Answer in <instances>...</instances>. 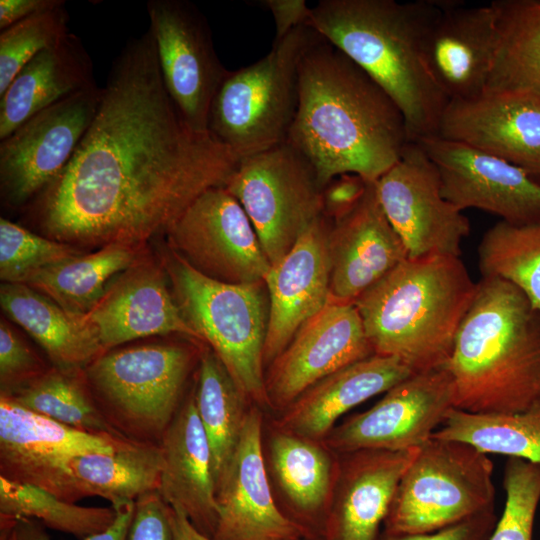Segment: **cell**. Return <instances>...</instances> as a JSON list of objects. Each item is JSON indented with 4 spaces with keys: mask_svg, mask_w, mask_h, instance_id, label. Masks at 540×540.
Instances as JSON below:
<instances>
[{
    "mask_svg": "<svg viewBox=\"0 0 540 540\" xmlns=\"http://www.w3.org/2000/svg\"><path fill=\"white\" fill-rule=\"evenodd\" d=\"M239 160L186 123L148 29L113 60L88 130L31 202V218L45 236L72 246L140 248L202 193L225 187Z\"/></svg>",
    "mask_w": 540,
    "mask_h": 540,
    "instance_id": "1",
    "label": "cell"
},
{
    "mask_svg": "<svg viewBox=\"0 0 540 540\" xmlns=\"http://www.w3.org/2000/svg\"><path fill=\"white\" fill-rule=\"evenodd\" d=\"M287 142L311 162L323 189L345 173L376 182L410 140L393 99L316 33L299 63V103Z\"/></svg>",
    "mask_w": 540,
    "mask_h": 540,
    "instance_id": "2",
    "label": "cell"
},
{
    "mask_svg": "<svg viewBox=\"0 0 540 540\" xmlns=\"http://www.w3.org/2000/svg\"><path fill=\"white\" fill-rule=\"evenodd\" d=\"M441 0H321L308 26L360 66L404 115L410 142L437 136L449 100L427 64Z\"/></svg>",
    "mask_w": 540,
    "mask_h": 540,
    "instance_id": "3",
    "label": "cell"
},
{
    "mask_svg": "<svg viewBox=\"0 0 540 540\" xmlns=\"http://www.w3.org/2000/svg\"><path fill=\"white\" fill-rule=\"evenodd\" d=\"M446 367L455 408L513 414L540 403V311L511 283L481 278Z\"/></svg>",
    "mask_w": 540,
    "mask_h": 540,
    "instance_id": "4",
    "label": "cell"
},
{
    "mask_svg": "<svg viewBox=\"0 0 540 540\" xmlns=\"http://www.w3.org/2000/svg\"><path fill=\"white\" fill-rule=\"evenodd\" d=\"M476 283L458 256L408 257L353 303L374 354L424 372L448 363Z\"/></svg>",
    "mask_w": 540,
    "mask_h": 540,
    "instance_id": "5",
    "label": "cell"
},
{
    "mask_svg": "<svg viewBox=\"0 0 540 540\" xmlns=\"http://www.w3.org/2000/svg\"><path fill=\"white\" fill-rule=\"evenodd\" d=\"M164 266L188 324L211 346L245 397L268 403L263 354L269 300L264 281L230 284L211 279L173 250Z\"/></svg>",
    "mask_w": 540,
    "mask_h": 540,
    "instance_id": "6",
    "label": "cell"
},
{
    "mask_svg": "<svg viewBox=\"0 0 540 540\" xmlns=\"http://www.w3.org/2000/svg\"><path fill=\"white\" fill-rule=\"evenodd\" d=\"M316 36L299 27L263 58L228 71L210 105L208 132L239 159L287 141L299 103V63Z\"/></svg>",
    "mask_w": 540,
    "mask_h": 540,
    "instance_id": "7",
    "label": "cell"
},
{
    "mask_svg": "<svg viewBox=\"0 0 540 540\" xmlns=\"http://www.w3.org/2000/svg\"><path fill=\"white\" fill-rule=\"evenodd\" d=\"M193 352L175 343L112 349L85 370L106 421L127 440L160 446L179 410Z\"/></svg>",
    "mask_w": 540,
    "mask_h": 540,
    "instance_id": "8",
    "label": "cell"
},
{
    "mask_svg": "<svg viewBox=\"0 0 540 540\" xmlns=\"http://www.w3.org/2000/svg\"><path fill=\"white\" fill-rule=\"evenodd\" d=\"M493 469L488 454L472 445L429 439L399 482L385 531L431 532L494 507Z\"/></svg>",
    "mask_w": 540,
    "mask_h": 540,
    "instance_id": "9",
    "label": "cell"
},
{
    "mask_svg": "<svg viewBox=\"0 0 540 540\" xmlns=\"http://www.w3.org/2000/svg\"><path fill=\"white\" fill-rule=\"evenodd\" d=\"M225 188L247 214L271 265L322 215L315 168L287 141L240 158Z\"/></svg>",
    "mask_w": 540,
    "mask_h": 540,
    "instance_id": "10",
    "label": "cell"
},
{
    "mask_svg": "<svg viewBox=\"0 0 540 540\" xmlns=\"http://www.w3.org/2000/svg\"><path fill=\"white\" fill-rule=\"evenodd\" d=\"M97 84L33 115L0 140L4 205L28 207L63 170L88 130L101 99Z\"/></svg>",
    "mask_w": 540,
    "mask_h": 540,
    "instance_id": "11",
    "label": "cell"
},
{
    "mask_svg": "<svg viewBox=\"0 0 540 540\" xmlns=\"http://www.w3.org/2000/svg\"><path fill=\"white\" fill-rule=\"evenodd\" d=\"M146 9L169 96L193 130L209 133L210 105L229 70L217 56L205 16L187 0H149Z\"/></svg>",
    "mask_w": 540,
    "mask_h": 540,
    "instance_id": "12",
    "label": "cell"
},
{
    "mask_svg": "<svg viewBox=\"0 0 540 540\" xmlns=\"http://www.w3.org/2000/svg\"><path fill=\"white\" fill-rule=\"evenodd\" d=\"M377 197L409 258L458 256L469 219L444 198L436 166L409 142L401 158L375 182Z\"/></svg>",
    "mask_w": 540,
    "mask_h": 540,
    "instance_id": "13",
    "label": "cell"
},
{
    "mask_svg": "<svg viewBox=\"0 0 540 540\" xmlns=\"http://www.w3.org/2000/svg\"><path fill=\"white\" fill-rule=\"evenodd\" d=\"M166 235L174 252L220 282H261L271 268L247 214L225 187L197 197Z\"/></svg>",
    "mask_w": 540,
    "mask_h": 540,
    "instance_id": "14",
    "label": "cell"
},
{
    "mask_svg": "<svg viewBox=\"0 0 540 540\" xmlns=\"http://www.w3.org/2000/svg\"><path fill=\"white\" fill-rule=\"evenodd\" d=\"M124 441L76 430L0 396V476L63 501L81 500L69 467L73 457L111 453Z\"/></svg>",
    "mask_w": 540,
    "mask_h": 540,
    "instance_id": "15",
    "label": "cell"
},
{
    "mask_svg": "<svg viewBox=\"0 0 540 540\" xmlns=\"http://www.w3.org/2000/svg\"><path fill=\"white\" fill-rule=\"evenodd\" d=\"M452 408L455 392L447 367L416 372L386 391L373 407L339 426L331 443L344 453L419 448Z\"/></svg>",
    "mask_w": 540,
    "mask_h": 540,
    "instance_id": "16",
    "label": "cell"
},
{
    "mask_svg": "<svg viewBox=\"0 0 540 540\" xmlns=\"http://www.w3.org/2000/svg\"><path fill=\"white\" fill-rule=\"evenodd\" d=\"M418 143L434 163L445 199L513 224L540 222V183L522 168L465 144L432 136Z\"/></svg>",
    "mask_w": 540,
    "mask_h": 540,
    "instance_id": "17",
    "label": "cell"
},
{
    "mask_svg": "<svg viewBox=\"0 0 540 540\" xmlns=\"http://www.w3.org/2000/svg\"><path fill=\"white\" fill-rule=\"evenodd\" d=\"M525 170L540 183V96L487 88L446 105L438 135Z\"/></svg>",
    "mask_w": 540,
    "mask_h": 540,
    "instance_id": "18",
    "label": "cell"
},
{
    "mask_svg": "<svg viewBox=\"0 0 540 540\" xmlns=\"http://www.w3.org/2000/svg\"><path fill=\"white\" fill-rule=\"evenodd\" d=\"M374 355L354 303L330 301L305 322L272 362L268 400L292 404L328 375Z\"/></svg>",
    "mask_w": 540,
    "mask_h": 540,
    "instance_id": "19",
    "label": "cell"
},
{
    "mask_svg": "<svg viewBox=\"0 0 540 540\" xmlns=\"http://www.w3.org/2000/svg\"><path fill=\"white\" fill-rule=\"evenodd\" d=\"M214 540H295L308 531L276 506L261 445V416L246 413L239 441L215 491Z\"/></svg>",
    "mask_w": 540,
    "mask_h": 540,
    "instance_id": "20",
    "label": "cell"
},
{
    "mask_svg": "<svg viewBox=\"0 0 540 540\" xmlns=\"http://www.w3.org/2000/svg\"><path fill=\"white\" fill-rule=\"evenodd\" d=\"M500 45L495 2L467 6L441 0V12L426 44L429 71L450 100L477 96L488 88Z\"/></svg>",
    "mask_w": 540,
    "mask_h": 540,
    "instance_id": "21",
    "label": "cell"
},
{
    "mask_svg": "<svg viewBox=\"0 0 540 540\" xmlns=\"http://www.w3.org/2000/svg\"><path fill=\"white\" fill-rule=\"evenodd\" d=\"M332 223L323 214L313 221L264 278L269 300L264 363L273 362L299 328L330 302Z\"/></svg>",
    "mask_w": 540,
    "mask_h": 540,
    "instance_id": "22",
    "label": "cell"
},
{
    "mask_svg": "<svg viewBox=\"0 0 540 540\" xmlns=\"http://www.w3.org/2000/svg\"><path fill=\"white\" fill-rule=\"evenodd\" d=\"M164 270L138 260L118 275L83 316L104 352L139 338L177 333L201 341L171 294Z\"/></svg>",
    "mask_w": 540,
    "mask_h": 540,
    "instance_id": "23",
    "label": "cell"
},
{
    "mask_svg": "<svg viewBox=\"0 0 540 540\" xmlns=\"http://www.w3.org/2000/svg\"><path fill=\"white\" fill-rule=\"evenodd\" d=\"M330 301L353 303L408 258L402 240L386 218L375 182L360 203L334 221L329 232Z\"/></svg>",
    "mask_w": 540,
    "mask_h": 540,
    "instance_id": "24",
    "label": "cell"
},
{
    "mask_svg": "<svg viewBox=\"0 0 540 540\" xmlns=\"http://www.w3.org/2000/svg\"><path fill=\"white\" fill-rule=\"evenodd\" d=\"M159 492L203 534L213 537L218 506L209 443L201 424L194 391L182 403L161 444Z\"/></svg>",
    "mask_w": 540,
    "mask_h": 540,
    "instance_id": "25",
    "label": "cell"
},
{
    "mask_svg": "<svg viewBox=\"0 0 540 540\" xmlns=\"http://www.w3.org/2000/svg\"><path fill=\"white\" fill-rule=\"evenodd\" d=\"M419 448L349 453L327 520V540H378L399 482Z\"/></svg>",
    "mask_w": 540,
    "mask_h": 540,
    "instance_id": "26",
    "label": "cell"
},
{
    "mask_svg": "<svg viewBox=\"0 0 540 540\" xmlns=\"http://www.w3.org/2000/svg\"><path fill=\"white\" fill-rule=\"evenodd\" d=\"M95 84L92 59L69 32L32 58L0 96V140L38 112Z\"/></svg>",
    "mask_w": 540,
    "mask_h": 540,
    "instance_id": "27",
    "label": "cell"
},
{
    "mask_svg": "<svg viewBox=\"0 0 540 540\" xmlns=\"http://www.w3.org/2000/svg\"><path fill=\"white\" fill-rule=\"evenodd\" d=\"M414 372L401 360L372 355L318 381L291 405L283 425L300 437H319L360 403L385 393Z\"/></svg>",
    "mask_w": 540,
    "mask_h": 540,
    "instance_id": "28",
    "label": "cell"
},
{
    "mask_svg": "<svg viewBox=\"0 0 540 540\" xmlns=\"http://www.w3.org/2000/svg\"><path fill=\"white\" fill-rule=\"evenodd\" d=\"M0 304L5 314L43 348L59 371L81 373L104 353L83 316L66 311L26 284L3 283Z\"/></svg>",
    "mask_w": 540,
    "mask_h": 540,
    "instance_id": "29",
    "label": "cell"
},
{
    "mask_svg": "<svg viewBox=\"0 0 540 540\" xmlns=\"http://www.w3.org/2000/svg\"><path fill=\"white\" fill-rule=\"evenodd\" d=\"M81 499L99 496L116 509L139 496L159 490L160 446L124 441L111 453H88L69 463Z\"/></svg>",
    "mask_w": 540,
    "mask_h": 540,
    "instance_id": "30",
    "label": "cell"
},
{
    "mask_svg": "<svg viewBox=\"0 0 540 540\" xmlns=\"http://www.w3.org/2000/svg\"><path fill=\"white\" fill-rule=\"evenodd\" d=\"M137 247L110 244L80 254L33 275L25 284L46 295L66 311L86 315L110 283L138 259Z\"/></svg>",
    "mask_w": 540,
    "mask_h": 540,
    "instance_id": "31",
    "label": "cell"
},
{
    "mask_svg": "<svg viewBox=\"0 0 540 540\" xmlns=\"http://www.w3.org/2000/svg\"><path fill=\"white\" fill-rule=\"evenodd\" d=\"M194 393L210 447L216 491L239 441L247 413L244 411L246 397L212 350L201 356Z\"/></svg>",
    "mask_w": 540,
    "mask_h": 540,
    "instance_id": "32",
    "label": "cell"
},
{
    "mask_svg": "<svg viewBox=\"0 0 540 540\" xmlns=\"http://www.w3.org/2000/svg\"><path fill=\"white\" fill-rule=\"evenodd\" d=\"M431 438L460 441L488 455L540 464V403L513 414H479L452 408Z\"/></svg>",
    "mask_w": 540,
    "mask_h": 540,
    "instance_id": "33",
    "label": "cell"
},
{
    "mask_svg": "<svg viewBox=\"0 0 540 540\" xmlns=\"http://www.w3.org/2000/svg\"><path fill=\"white\" fill-rule=\"evenodd\" d=\"M500 45L488 88L540 96V0H496Z\"/></svg>",
    "mask_w": 540,
    "mask_h": 540,
    "instance_id": "34",
    "label": "cell"
},
{
    "mask_svg": "<svg viewBox=\"0 0 540 540\" xmlns=\"http://www.w3.org/2000/svg\"><path fill=\"white\" fill-rule=\"evenodd\" d=\"M0 396L76 430L109 439L127 440L98 409L84 371L66 373L52 367L8 395Z\"/></svg>",
    "mask_w": 540,
    "mask_h": 540,
    "instance_id": "35",
    "label": "cell"
},
{
    "mask_svg": "<svg viewBox=\"0 0 540 540\" xmlns=\"http://www.w3.org/2000/svg\"><path fill=\"white\" fill-rule=\"evenodd\" d=\"M477 255L481 278L511 283L540 311V222L500 220L484 233Z\"/></svg>",
    "mask_w": 540,
    "mask_h": 540,
    "instance_id": "36",
    "label": "cell"
},
{
    "mask_svg": "<svg viewBox=\"0 0 540 540\" xmlns=\"http://www.w3.org/2000/svg\"><path fill=\"white\" fill-rule=\"evenodd\" d=\"M0 516L35 519L46 527L84 540L110 527L116 511L112 506L85 507L69 503L34 485L0 476Z\"/></svg>",
    "mask_w": 540,
    "mask_h": 540,
    "instance_id": "37",
    "label": "cell"
},
{
    "mask_svg": "<svg viewBox=\"0 0 540 540\" xmlns=\"http://www.w3.org/2000/svg\"><path fill=\"white\" fill-rule=\"evenodd\" d=\"M271 455L278 481L294 505L304 512L320 508L331 472L324 451L301 437L280 433L272 439Z\"/></svg>",
    "mask_w": 540,
    "mask_h": 540,
    "instance_id": "38",
    "label": "cell"
},
{
    "mask_svg": "<svg viewBox=\"0 0 540 540\" xmlns=\"http://www.w3.org/2000/svg\"><path fill=\"white\" fill-rule=\"evenodd\" d=\"M65 4L1 30L0 96L32 58L58 43L69 33V13Z\"/></svg>",
    "mask_w": 540,
    "mask_h": 540,
    "instance_id": "39",
    "label": "cell"
},
{
    "mask_svg": "<svg viewBox=\"0 0 540 540\" xmlns=\"http://www.w3.org/2000/svg\"><path fill=\"white\" fill-rule=\"evenodd\" d=\"M80 254L75 246L0 219V277L4 283L25 284L40 270Z\"/></svg>",
    "mask_w": 540,
    "mask_h": 540,
    "instance_id": "40",
    "label": "cell"
},
{
    "mask_svg": "<svg viewBox=\"0 0 540 540\" xmlns=\"http://www.w3.org/2000/svg\"><path fill=\"white\" fill-rule=\"evenodd\" d=\"M503 487L505 507L488 540H532L540 502V464L508 458Z\"/></svg>",
    "mask_w": 540,
    "mask_h": 540,
    "instance_id": "41",
    "label": "cell"
},
{
    "mask_svg": "<svg viewBox=\"0 0 540 540\" xmlns=\"http://www.w3.org/2000/svg\"><path fill=\"white\" fill-rule=\"evenodd\" d=\"M48 370L8 324L0 322L1 394L8 395Z\"/></svg>",
    "mask_w": 540,
    "mask_h": 540,
    "instance_id": "42",
    "label": "cell"
},
{
    "mask_svg": "<svg viewBox=\"0 0 540 540\" xmlns=\"http://www.w3.org/2000/svg\"><path fill=\"white\" fill-rule=\"evenodd\" d=\"M170 512L171 507L159 490L139 496L128 540H174Z\"/></svg>",
    "mask_w": 540,
    "mask_h": 540,
    "instance_id": "43",
    "label": "cell"
},
{
    "mask_svg": "<svg viewBox=\"0 0 540 540\" xmlns=\"http://www.w3.org/2000/svg\"><path fill=\"white\" fill-rule=\"evenodd\" d=\"M498 518L494 507L453 525L425 533L384 532L378 540H488Z\"/></svg>",
    "mask_w": 540,
    "mask_h": 540,
    "instance_id": "44",
    "label": "cell"
},
{
    "mask_svg": "<svg viewBox=\"0 0 540 540\" xmlns=\"http://www.w3.org/2000/svg\"><path fill=\"white\" fill-rule=\"evenodd\" d=\"M370 183L357 174L336 176L322 189V214L333 222L345 217L360 203Z\"/></svg>",
    "mask_w": 540,
    "mask_h": 540,
    "instance_id": "45",
    "label": "cell"
},
{
    "mask_svg": "<svg viewBox=\"0 0 540 540\" xmlns=\"http://www.w3.org/2000/svg\"><path fill=\"white\" fill-rule=\"evenodd\" d=\"M135 501L116 509L114 522L105 531L84 540H128V534L134 515ZM15 540H52L42 523L31 518L13 519Z\"/></svg>",
    "mask_w": 540,
    "mask_h": 540,
    "instance_id": "46",
    "label": "cell"
},
{
    "mask_svg": "<svg viewBox=\"0 0 540 540\" xmlns=\"http://www.w3.org/2000/svg\"><path fill=\"white\" fill-rule=\"evenodd\" d=\"M259 3L272 14L275 24L274 42L309 24L311 7L305 0H262Z\"/></svg>",
    "mask_w": 540,
    "mask_h": 540,
    "instance_id": "47",
    "label": "cell"
},
{
    "mask_svg": "<svg viewBox=\"0 0 540 540\" xmlns=\"http://www.w3.org/2000/svg\"><path fill=\"white\" fill-rule=\"evenodd\" d=\"M64 3V0H0V30Z\"/></svg>",
    "mask_w": 540,
    "mask_h": 540,
    "instance_id": "48",
    "label": "cell"
},
{
    "mask_svg": "<svg viewBox=\"0 0 540 540\" xmlns=\"http://www.w3.org/2000/svg\"><path fill=\"white\" fill-rule=\"evenodd\" d=\"M170 519L174 540H214L201 533L180 510L171 508Z\"/></svg>",
    "mask_w": 540,
    "mask_h": 540,
    "instance_id": "49",
    "label": "cell"
},
{
    "mask_svg": "<svg viewBox=\"0 0 540 540\" xmlns=\"http://www.w3.org/2000/svg\"><path fill=\"white\" fill-rule=\"evenodd\" d=\"M0 540H15L13 519L0 516Z\"/></svg>",
    "mask_w": 540,
    "mask_h": 540,
    "instance_id": "50",
    "label": "cell"
},
{
    "mask_svg": "<svg viewBox=\"0 0 540 540\" xmlns=\"http://www.w3.org/2000/svg\"><path fill=\"white\" fill-rule=\"evenodd\" d=\"M307 536H308V535H305V536H303V537H300V538H298V539H295V540H308V539H306V537H307ZM309 540H312V539H309Z\"/></svg>",
    "mask_w": 540,
    "mask_h": 540,
    "instance_id": "51",
    "label": "cell"
}]
</instances>
